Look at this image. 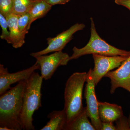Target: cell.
Masks as SVG:
<instances>
[{"label": "cell", "mask_w": 130, "mask_h": 130, "mask_svg": "<svg viewBox=\"0 0 130 130\" xmlns=\"http://www.w3.org/2000/svg\"><path fill=\"white\" fill-rule=\"evenodd\" d=\"M26 82H19L1 95L0 127H6L9 130L23 129L21 115Z\"/></svg>", "instance_id": "1"}, {"label": "cell", "mask_w": 130, "mask_h": 130, "mask_svg": "<svg viewBox=\"0 0 130 130\" xmlns=\"http://www.w3.org/2000/svg\"><path fill=\"white\" fill-rule=\"evenodd\" d=\"M42 78L35 72L26 80L23 96L21 120L23 130L35 129L32 116L42 106L41 93Z\"/></svg>", "instance_id": "2"}, {"label": "cell", "mask_w": 130, "mask_h": 130, "mask_svg": "<svg viewBox=\"0 0 130 130\" xmlns=\"http://www.w3.org/2000/svg\"><path fill=\"white\" fill-rule=\"evenodd\" d=\"M87 76L88 73L75 72L70 76L67 81L64 108L66 113L67 124L72 121L83 109L82 95Z\"/></svg>", "instance_id": "3"}, {"label": "cell", "mask_w": 130, "mask_h": 130, "mask_svg": "<svg viewBox=\"0 0 130 130\" xmlns=\"http://www.w3.org/2000/svg\"><path fill=\"white\" fill-rule=\"evenodd\" d=\"M91 36L89 41L85 46L82 48L74 47L73 53L70 56V60L76 59L86 55L96 54L105 56H129L130 51L120 49L108 43L100 37L96 31L93 18H91Z\"/></svg>", "instance_id": "4"}, {"label": "cell", "mask_w": 130, "mask_h": 130, "mask_svg": "<svg viewBox=\"0 0 130 130\" xmlns=\"http://www.w3.org/2000/svg\"><path fill=\"white\" fill-rule=\"evenodd\" d=\"M129 57L120 55L110 56L93 54L94 67L93 70L90 69V70L95 86L108 73L115 68L119 67Z\"/></svg>", "instance_id": "5"}, {"label": "cell", "mask_w": 130, "mask_h": 130, "mask_svg": "<svg viewBox=\"0 0 130 130\" xmlns=\"http://www.w3.org/2000/svg\"><path fill=\"white\" fill-rule=\"evenodd\" d=\"M36 63L40 66L41 76L43 79L48 80L51 78L58 68L66 66L70 60V56L62 51L54 52L48 55L35 57Z\"/></svg>", "instance_id": "6"}, {"label": "cell", "mask_w": 130, "mask_h": 130, "mask_svg": "<svg viewBox=\"0 0 130 130\" xmlns=\"http://www.w3.org/2000/svg\"><path fill=\"white\" fill-rule=\"evenodd\" d=\"M85 27V25L84 24H75L67 30L60 33L55 37L47 38L48 46L41 51L32 53L30 55L35 58L49 53L62 51L66 44L72 40L74 33L78 31L82 30Z\"/></svg>", "instance_id": "7"}, {"label": "cell", "mask_w": 130, "mask_h": 130, "mask_svg": "<svg viewBox=\"0 0 130 130\" xmlns=\"http://www.w3.org/2000/svg\"><path fill=\"white\" fill-rule=\"evenodd\" d=\"M85 97L86 100V107L89 118L96 130H101L102 121L100 120L98 111V102L95 93V84L91 75L90 70L88 72L86 81Z\"/></svg>", "instance_id": "8"}, {"label": "cell", "mask_w": 130, "mask_h": 130, "mask_svg": "<svg viewBox=\"0 0 130 130\" xmlns=\"http://www.w3.org/2000/svg\"><path fill=\"white\" fill-rule=\"evenodd\" d=\"M40 70V66L36 62L27 69L13 73L8 72L7 68L0 64V95L11 88V85L21 81L27 80L36 70Z\"/></svg>", "instance_id": "9"}, {"label": "cell", "mask_w": 130, "mask_h": 130, "mask_svg": "<svg viewBox=\"0 0 130 130\" xmlns=\"http://www.w3.org/2000/svg\"><path fill=\"white\" fill-rule=\"evenodd\" d=\"M105 77L111 80V94L114 93L119 88H123L130 93V56L117 70L109 72Z\"/></svg>", "instance_id": "10"}, {"label": "cell", "mask_w": 130, "mask_h": 130, "mask_svg": "<svg viewBox=\"0 0 130 130\" xmlns=\"http://www.w3.org/2000/svg\"><path fill=\"white\" fill-rule=\"evenodd\" d=\"M98 111L102 122L113 123L124 116L121 106L107 102H98Z\"/></svg>", "instance_id": "11"}, {"label": "cell", "mask_w": 130, "mask_h": 130, "mask_svg": "<svg viewBox=\"0 0 130 130\" xmlns=\"http://www.w3.org/2000/svg\"><path fill=\"white\" fill-rule=\"evenodd\" d=\"M6 19L10 32V44L15 48L21 47L25 43V36L19 29L18 16L12 13L6 17Z\"/></svg>", "instance_id": "12"}, {"label": "cell", "mask_w": 130, "mask_h": 130, "mask_svg": "<svg viewBox=\"0 0 130 130\" xmlns=\"http://www.w3.org/2000/svg\"><path fill=\"white\" fill-rule=\"evenodd\" d=\"M50 120L41 130H65L67 124V115L64 109L54 111L47 116Z\"/></svg>", "instance_id": "13"}, {"label": "cell", "mask_w": 130, "mask_h": 130, "mask_svg": "<svg viewBox=\"0 0 130 130\" xmlns=\"http://www.w3.org/2000/svg\"><path fill=\"white\" fill-rule=\"evenodd\" d=\"M86 107L72 120L66 126V130H95L88 119Z\"/></svg>", "instance_id": "14"}, {"label": "cell", "mask_w": 130, "mask_h": 130, "mask_svg": "<svg viewBox=\"0 0 130 130\" xmlns=\"http://www.w3.org/2000/svg\"><path fill=\"white\" fill-rule=\"evenodd\" d=\"M52 6L47 2L46 0H37L30 8L29 23L28 29H29L31 24L38 19L43 18L51 10Z\"/></svg>", "instance_id": "15"}, {"label": "cell", "mask_w": 130, "mask_h": 130, "mask_svg": "<svg viewBox=\"0 0 130 130\" xmlns=\"http://www.w3.org/2000/svg\"><path fill=\"white\" fill-rule=\"evenodd\" d=\"M37 0H13L12 13L16 15L28 12L30 8Z\"/></svg>", "instance_id": "16"}, {"label": "cell", "mask_w": 130, "mask_h": 130, "mask_svg": "<svg viewBox=\"0 0 130 130\" xmlns=\"http://www.w3.org/2000/svg\"><path fill=\"white\" fill-rule=\"evenodd\" d=\"M18 19V25L20 30L23 35L25 36L28 33V26L29 23L30 14L27 12L17 15Z\"/></svg>", "instance_id": "17"}, {"label": "cell", "mask_w": 130, "mask_h": 130, "mask_svg": "<svg viewBox=\"0 0 130 130\" xmlns=\"http://www.w3.org/2000/svg\"><path fill=\"white\" fill-rule=\"evenodd\" d=\"M13 0H0V13L6 18L12 13Z\"/></svg>", "instance_id": "18"}, {"label": "cell", "mask_w": 130, "mask_h": 130, "mask_svg": "<svg viewBox=\"0 0 130 130\" xmlns=\"http://www.w3.org/2000/svg\"><path fill=\"white\" fill-rule=\"evenodd\" d=\"M0 25L1 27L2 32L1 36V39L5 40L8 43L10 44V32L8 30V28L6 18L0 13Z\"/></svg>", "instance_id": "19"}, {"label": "cell", "mask_w": 130, "mask_h": 130, "mask_svg": "<svg viewBox=\"0 0 130 130\" xmlns=\"http://www.w3.org/2000/svg\"><path fill=\"white\" fill-rule=\"evenodd\" d=\"M118 122L117 124V130L127 129L130 130L129 121L124 116H123L120 119L117 121Z\"/></svg>", "instance_id": "20"}, {"label": "cell", "mask_w": 130, "mask_h": 130, "mask_svg": "<svg viewBox=\"0 0 130 130\" xmlns=\"http://www.w3.org/2000/svg\"><path fill=\"white\" fill-rule=\"evenodd\" d=\"M117 130L116 126L112 122H102L101 130Z\"/></svg>", "instance_id": "21"}, {"label": "cell", "mask_w": 130, "mask_h": 130, "mask_svg": "<svg viewBox=\"0 0 130 130\" xmlns=\"http://www.w3.org/2000/svg\"><path fill=\"white\" fill-rule=\"evenodd\" d=\"M50 5L53 6L57 5H65L71 0H46Z\"/></svg>", "instance_id": "22"}, {"label": "cell", "mask_w": 130, "mask_h": 130, "mask_svg": "<svg viewBox=\"0 0 130 130\" xmlns=\"http://www.w3.org/2000/svg\"><path fill=\"white\" fill-rule=\"evenodd\" d=\"M115 2L117 5L126 7L130 11V0H115Z\"/></svg>", "instance_id": "23"}, {"label": "cell", "mask_w": 130, "mask_h": 130, "mask_svg": "<svg viewBox=\"0 0 130 130\" xmlns=\"http://www.w3.org/2000/svg\"><path fill=\"white\" fill-rule=\"evenodd\" d=\"M128 121H129V125L130 128V115L129 117V120H128Z\"/></svg>", "instance_id": "24"}]
</instances>
